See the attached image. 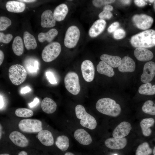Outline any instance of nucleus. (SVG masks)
I'll return each mask as SVG.
<instances>
[{"label": "nucleus", "instance_id": "nucleus-1", "mask_svg": "<svg viewBox=\"0 0 155 155\" xmlns=\"http://www.w3.org/2000/svg\"><path fill=\"white\" fill-rule=\"evenodd\" d=\"M131 45L135 48H148L155 46V30L149 29L133 36L130 39Z\"/></svg>", "mask_w": 155, "mask_h": 155}, {"label": "nucleus", "instance_id": "nucleus-2", "mask_svg": "<svg viewBox=\"0 0 155 155\" xmlns=\"http://www.w3.org/2000/svg\"><path fill=\"white\" fill-rule=\"evenodd\" d=\"M96 107L100 113L113 117L118 116L121 111L120 105L114 100L108 98L99 99L96 104Z\"/></svg>", "mask_w": 155, "mask_h": 155}, {"label": "nucleus", "instance_id": "nucleus-3", "mask_svg": "<svg viewBox=\"0 0 155 155\" xmlns=\"http://www.w3.org/2000/svg\"><path fill=\"white\" fill-rule=\"evenodd\" d=\"M75 113L76 117L80 119L81 125L91 130L96 128L97 122L95 118L88 113L84 107L80 104L77 105L75 107Z\"/></svg>", "mask_w": 155, "mask_h": 155}, {"label": "nucleus", "instance_id": "nucleus-4", "mask_svg": "<svg viewBox=\"0 0 155 155\" xmlns=\"http://www.w3.org/2000/svg\"><path fill=\"white\" fill-rule=\"evenodd\" d=\"M8 76L11 83L18 86L21 84L26 80L27 73L25 68L20 64L13 65L8 70Z\"/></svg>", "mask_w": 155, "mask_h": 155}, {"label": "nucleus", "instance_id": "nucleus-5", "mask_svg": "<svg viewBox=\"0 0 155 155\" xmlns=\"http://www.w3.org/2000/svg\"><path fill=\"white\" fill-rule=\"evenodd\" d=\"M61 51V45L59 42H51L43 49L42 53V58L46 62L52 61L59 56Z\"/></svg>", "mask_w": 155, "mask_h": 155}, {"label": "nucleus", "instance_id": "nucleus-6", "mask_svg": "<svg viewBox=\"0 0 155 155\" xmlns=\"http://www.w3.org/2000/svg\"><path fill=\"white\" fill-rule=\"evenodd\" d=\"M22 131L29 133H38L42 129V123L36 119H25L21 120L18 124Z\"/></svg>", "mask_w": 155, "mask_h": 155}, {"label": "nucleus", "instance_id": "nucleus-7", "mask_svg": "<svg viewBox=\"0 0 155 155\" xmlns=\"http://www.w3.org/2000/svg\"><path fill=\"white\" fill-rule=\"evenodd\" d=\"M65 87L67 90L74 95L78 94L80 92V86L78 74L73 72L68 73L64 79Z\"/></svg>", "mask_w": 155, "mask_h": 155}, {"label": "nucleus", "instance_id": "nucleus-8", "mask_svg": "<svg viewBox=\"0 0 155 155\" xmlns=\"http://www.w3.org/2000/svg\"><path fill=\"white\" fill-rule=\"evenodd\" d=\"M80 32L75 26H70L66 32L64 39L65 46L68 48H72L77 45L79 40Z\"/></svg>", "mask_w": 155, "mask_h": 155}, {"label": "nucleus", "instance_id": "nucleus-9", "mask_svg": "<svg viewBox=\"0 0 155 155\" xmlns=\"http://www.w3.org/2000/svg\"><path fill=\"white\" fill-rule=\"evenodd\" d=\"M132 21L138 28L146 30L152 26L154 20L151 16L145 14H135L132 18Z\"/></svg>", "mask_w": 155, "mask_h": 155}, {"label": "nucleus", "instance_id": "nucleus-10", "mask_svg": "<svg viewBox=\"0 0 155 155\" xmlns=\"http://www.w3.org/2000/svg\"><path fill=\"white\" fill-rule=\"evenodd\" d=\"M155 76V63L149 61L144 65L143 71L141 75V81L144 83L150 82Z\"/></svg>", "mask_w": 155, "mask_h": 155}, {"label": "nucleus", "instance_id": "nucleus-11", "mask_svg": "<svg viewBox=\"0 0 155 155\" xmlns=\"http://www.w3.org/2000/svg\"><path fill=\"white\" fill-rule=\"evenodd\" d=\"M81 69L84 80L88 82H92L95 75L94 67L92 62L89 60L84 61L82 63Z\"/></svg>", "mask_w": 155, "mask_h": 155}, {"label": "nucleus", "instance_id": "nucleus-12", "mask_svg": "<svg viewBox=\"0 0 155 155\" xmlns=\"http://www.w3.org/2000/svg\"><path fill=\"white\" fill-rule=\"evenodd\" d=\"M132 128L130 124L126 121L119 123L114 129L112 133L114 137L122 138L127 136Z\"/></svg>", "mask_w": 155, "mask_h": 155}, {"label": "nucleus", "instance_id": "nucleus-13", "mask_svg": "<svg viewBox=\"0 0 155 155\" xmlns=\"http://www.w3.org/2000/svg\"><path fill=\"white\" fill-rule=\"evenodd\" d=\"M127 141L125 138L113 137L108 138L105 141V144L108 148L113 150L122 149L126 146Z\"/></svg>", "mask_w": 155, "mask_h": 155}, {"label": "nucleus", "instance_id": "nucleus-14", "mask_svg": "<svg viewBox=\"0 0 155 155\" xmlns=\"http://www.w3.org/2000/svg\"><path fill=\"white\" fill-rule=\"evenodd\" d=\"M41 26L43 28H51L56 24V20L53 13L50 10L47 9L44 11L41 16Z\"/></svg>", "mask_w": 155, "mask_h": 155}, {"label": "nucleus", "instance_id": "nucleus-15", "mask_svg": "<svg viewBox=\"0 0 155 155\" xmlns=\"http://www.w3.org/2000/svg\"><path fill=\"white\" fill-rule=\"evenodd\" d=\"M9 138L14 144L21 147H26L29 144V141L26 137L22 133L17 131L11 132Z\"/></svg>", "mask_w": 155, "mask_h": 155}, {"label": "nucleus", "instance_id": "nucleus-16", "mask_svg": "<svg viewBox=\"0 0 155 155\" xmlns=\"http://www.w3.org/2000/svg\"><path fill=\"white\" fill-rule=\"evenodd\" d=\"M135 69L134 61L130 57L125 56L121 59V63L118 67L119 71L121 72H132Z\"/></svg>", "mask_w": 155, "mask_h": 155}, {"label": "nucleus", "instance_id": "nucleus-17", "mask_svg": "<svg viewBox=\"0 0 155 155\" xmlns=\"http://www.w3.org/2000/svg\"><path fill=\"white\" fill-rule=\"evenodd\" d=\"M74 136L75 140L81 144L88 145L92 143V140L90 135L83 129H78L76 130Z\"/></svg>", "mask_w": 155, "mask_h": 155}, {"label": "nucleus", "instance_id": "nucleus-18", "mask_svg": "<svg viewBox=\"0 0 155 155\" xmlns=\"http://www.w3.org/2000/svg\"><path fill=\"white\" fill-rule=\"evenodd\" d=\"M106 24V22L104 20L100 19L95 21L89 30V36L92 38L98 36L103 32Z\"/></svg>", "mask_w": 155, "mask_h": 155}, {"label": "nucleus", "instance_id": "nucleus-19", "mask_svg": "<svg viewBox=\"0 0 155 155\" xmlns=\"http://www.w3.org/2000/svg\"><path fill=\"white\" fill-rule=\"evenodd\" d=\"M134 54L137 59L141 61H149L154 57V54L151 51L143 48H136Z\"/></svg>", "mask_w": 155, "mask_h": 155}, {"label": "nucleus", "instance_id": "nucleus-20", "mask_svg": "<svg viewBox=\"0 0 155 155\" xmlns=\"http://www.w3.org/2000/svg\"><path fill=\"white\" fill-rule=\"evenodd\" d=\"M37 137L41 143L46 146L52 145L54 139L51 133L47 130H42L38 132Z\"/></svg>", "mask_w": 155, "mask_h": 155}, {"label": "nucleus", "instance_id": "nucleus-21", "mask_svg": "<svg viewBox=\"0 0 155 155\" xmlns=\"http://www.w3.org/2000/svg\"><path fill=\"white\" fill-rule=\"evenodd\" d=\"M7 10L10 12L19 13L23 12L25 9V4L23 2L16 1H9L5 5Z\"/></svg>", "mask_w": 155, "mask_h": 155}, {"label": "nucleus", "instance_id": "nucleus-22", "mask_svg": "<svg viewBox=\"0 0 155 155\" xmlns=\"http://www.w3.org/2000/svg\"><path fill=\"white\" fill-rule=\"evenodd\" d=\"M56 102L51 98L46 97L42 101L41 107L42 110L47 114H52L54 113L57 109Z\"/></svg>", "mask_w": 155, "mask_h": 155}, {"label": "nucleus", "instance_id": "nucleus-23", "mask_svg": "<svg viewBox=\"0 0 155 155\" xmlns=\"http://www.w3.org/2000/svg\"><path fill=\"white\" fill-rule=\"evenodd\" d=\"M68 11V8L66 4L62 3L57 6L53 13L56 20L60 22L64 20Z\"/></svg>", "mask_w": 155, "mask_h": 155}, {"label": "nucleus", "instance_id": "nucleus-24", "mask_svg": "<svg viewBox=\"0 0 155 155\" xmlns=\"http://www.w3.org/2000/svg\"><path fill=\"white\" fill-rule=\"evenodd\" d=\"M100 59L113 68L118 67L121 61V59L119 56H112L106 54L101 55Z\"/></svg>", "mask_w": 155, "mask_h": 155}, {"label": "nucleus", "instance_id": "nucleus-25", "mask_svg": "<svg viewBox=\"0 0 155 155\" xmlns=\"http://www.w3.org/2000/svg\"><path fill=\"white\" fill-rule=\"evenodd\" d=\"M155 123L154 119L152 118L143 119L140 122V126L143 135L146 137L150 135L152 130L150 127H152Z\"/></svg>", "mask_w": 155, "mask_h": 155}, {"label": "nucleus", "instance_id": "nucleus-26", "mask_svg": "<svg viewBox=\"0 0 155 155\" xmlns=\"http://www.w3.org/2000/svg\"><path fill=\"white\" fill-rule=\"evenodd\" d=\"M98 72L109 77H113L115 72L113 68L107 63L102 61H100L96 67Z\"/></svg>", "mask_w": 155, "mask_h": 155}, {"label": "nucleus", "instance_id": "nucleus-27", "mask_svg": "<svg viewBox=\"0 0 155 155\" xmlns=\"http://www.w3.org/2000/svg\"><path fill=\"white\" fill-rule=\"evenodd\" d=\"M58 34V31L57 30L52 28L46 32H41L39 33L38 36V40L41 42H43L45 41L50 42Z\"/></svg>", "mask_w": 155, "mask_h": 155}, {"label": "nucleus", "instance_id": "nucleus-28", "mask_svg": "<svg viewBox=\"0 0 155 155\" xmlns=\"http://www.w3.org/2000/svg\"><path fill=\"white\" fill-rule=\"evenodd\" d=\"M23 39L25 47L27 50L34 49L36 48L37 43L35 37L28 31L24 32Z\"/></svg>", "mask_w": 155, "mask_h": 155}, {"label": "nucleus", "instance_id": "nucleus-29", "mask_svg": "<svg viewBox=\"0 0 155 155\" xmlns=\"http://www.w3.org/2000/svg\"><path fill=\"white\" fill-rule=\"evenodd\" d=\"M14 53L18 56L22 55L24 50V44L22 38L19 36L14 38L12 45Z\"/></svg>", "mask_w": 155, "mask_h": 155}, {"label": "nucleus", "instance_id": "nucleus-30", "mask_svg": "<svg viewBox=\"0 0 155 155\" xmlns=\"http://www.w3.org/2000/svg\"><path fill=\"white\" fill-rule=\"evenodd\" d=\"M139 93L142 95L151 96L155 94V84L150 82L144 83L139 87Z\"/></svg>", "mask_w": 155, "mask_h": 155}, {"label": "nucleus", "instance_id": "nucleus-31", "mask_svg": "<svg viewBox=\"0 0 155 155\" xmlns=\"http://www.w3.org/2000/svg\"><path fill=\"white\" fill-rule=\"evenodd\" d=\"M55 144L62 151H65L67 149L69 146V139L66 136H59L57 138Z\"/></svg>", "mask_w": 155, "mask_h": 155}, {"label": "nucleus", "instance_id": "nucleus-32", "mask_svg": "<svg viewBox=\"0 0 155 155\" xmlns=\"http://www.w3.org/2000/svg\"><path fill=\"white\" fill-rule=\"evenodd\" d=\"M152 152L147 142H144L138 147L135 152V155H150Z\"/></svg>", "mask_w": 155, "mask_h": 155}, {"label": "nucleus", "instance_id": "nucleus-33", "mask_svg": "<svg viewBox=\"0 0 155 155\" xmlns=\"http://www.w3.org/2000/svg\"><path fill=\"white\" fill-rule=\"evenodd\" d=\"M142 109V111L146 114L155 115V103L152 100L146 101L144 103Z\"/></svg>", "mask_w": 155, "mask_h": 155}, {"label": "nucleus", "instance_id": "nucleus-34", "mask_svg": "<svg viewBox=\"0 0 155 155\" xmlns=\"http://www.w3.org/2000/svg\"><path fill=\"white\" fill-rule=\"evenodd\" d=\"M16 115L19 117H29L32 116L34 114L31 110L25 108H20L16 109L15 111Z\"/></svg>", "mask_w": 155, "mask_h": 155}, {"label": "nucleus", "instance_id": "nucleus-35", "mask_svg": "<svg viewBox=\"0 0 155 155\" xmlns=\"http://www.w3.org/2000/svg\"><path fill=\"white\" fill-rule=\"evenodd\" d=\"M11 20L7 17L1 16L0 17V30L2 31L6 30L11 25Z\"/></svg>", "mask_w": 155, "mask_h": 155}, {"label": "nucleus", "instance_id": "nucleus-36", "mask_svg": "<svg viewBox=\"0 0 155 155\" xmlns=\"http://www.w3.org/2000/svg\"><path fill=\"white\" fill-rule=\"evenodd\" d=\"M115 0H94L92 1L93 4L96 7H100L103 5L113 3Z\"/></svg>", "mask_w": 155, "mask_h": 155}, {"label": "nucleus", "instance_id": "nucleus-37", "mask_svg": "<svg viewBox=\"0 0 155 155\" xmlns=\"http://www.w3.org/2000/svg\"><path fill=\"white\" fill-rule=\"evenodd\" d=\"M13 35L10 34H5L2 32H0V42L5 44L9 43L13 38Z\"/></svg>", "mask_w": 155, "mask_h": 155}, {"label": "nucleus", "instance_id": "nucleus-38", "mask_svg": "<svg viewBox=\"0 0 155 155\" xmlns=\"http://www.w3.org/2000/svg\"><path fill=\"white\" fill-rule=\"evenodd\" d=\"M126 34V32L124 29L119 28L114 32L113 37L116 39H121L125 36Z\"/></svg>", "mask_w": 155, "mask_h": 155}, {"label": "nucleus", "instance_id": "nucleus-39", "mask_svg": "<svg viewBox=\"0 0 155 155\" xmlns=\"http://www.w3.org/2000/svg\"><path fill=\"white\" fill-rule=\"evenodd\" d=\"M113 14L111 11L103 10L98 15V17L100 19H109L112 18Z\"/></svg>", "mask_w": 155, "mask_h": 155}, {"label": "nucleus", "instance_id": "nucleus-40", "mask_svg": "<svg viewBox=\"0 0 155 155\" xmlns=\"http://www.w3.org/2000/svg\"><path fill=\"white\" fill-rule=\"evenodd\" d=\"M119 23L117 22H115L112 24L108 28L107 31L109 33L114 32L119 26Z\"/></svg>", "mask_w": 155, "mask_h": 155}, {"label": "nucleus", "instance_id": "nucleus-41", "mask_svg": "<svg viewBox=\"0 0 155 155\" xmlns=\"http://www.w3.org/2000/svg\"><path fill=\"white\" fill-rule=\"evenodd\" d=\"M46 75L47 78L51 84H54L57 83L54 75L50 71L47 72L46 73Z\"/></svg>", "mask_w": 155, "mask_h": 155}, {"label": "nucleus", "instance_id": "nucleus-42", "mask_svg": "<svg viewBox=\"0 0 155 155\" xmlns=\"http://www.w3.org/2000/svg\"><path fill=\"white\" fill-rule=\"evenodd\" d=\"M145 1L142 0H135L134 1V2L137 6L139 7H142L147 4Z\"/></svg>", "mask_w": 155, "mask_h": 155}, {"label": "nucleus", "instance_id": "nucleus-43", "mask_svg": "<svg viewBox=\"0 0 155 155\" xmlns=\"http://www.w3.org/2000/svg\"><path fill=\"white\" fill-rule=\"evenodd\" d=\"M39 102V99L37 97H35L34 98L32 102L28 103V106L30 108H32L36 106Z\"/></svg>", "mask_w": 155, "mask_h": 155}, {"label": "nucleus", "instance_id": "nucleus-44", "mask_svg": "<svg viewBox=\"0 0 155 155\" xmlns=\"http://www.w3.org/2000/svg\"><path fill=\"white\" fill-rule=\"evenodd\" d=\"M30 88L28 86H26L22 88L20 91L21 94H25L29 92L31 90Z\"/></svg>", "mask_w": 155, "mask_h": 155}, {"label": "nucleus", "instance_id": "nucleus-45", "mask_svg": "<svg viewBox=\"0 0 155 155\" xmlns=\"http://www.w3.org/2000/svg\"><path fill=\"white\" fill-rule=\"evenodd\" d=\"M113 9V7L111 5H106L104 6L103 8V10L111 11Z\"/></svg>", "mask_w": 155, "mask_h": 155}, {"label": "nucleus", "instance_id": "nucleus-46", "mask_svg": "<svg viewBox=\"0 0 155 155\" xmlns=\"http://www.w3.org/2000/svg\"><path fill=\"white\" fill-rule=\"evenodd\" d=\"M4 58V55L3 52L1 50H0V65H1L3 63Z\"/></svg>", "mask_w": 155, "mask_h": 155}, {"label": "nucleus", "instance_id": "nucleus-47", "mask_svg": "<svg viewBox=\"0 0 155 155\" xmlns=\"http://www.w3.org/2000/svg\"><path fill=\"white\" fill-rule=\"evenodd\" d=\"M0 109L1 110L3 107L4 106V101L3 99V97H2V96L1 95V94H0Z\"/></svg>", "mask_w": 155, "mask_h": 155}, {"label": "nucleus", "instance_id": "nucleus-48", "mask_svg": "<svg viewBox=\"0 0 155 155\" xmlns=\"http://www.w3.org/2000/svg\"><path fill=\"white\" fill-rule=\"evenodd\" d=\"M121 2L123 4L125 5L129 4L131 2L130 0H121Z\"/></svg>", "mask_w": 155, "mask_h": 155}, {"label": "nucleus", "instance_id": "nucleus-49", "mask_svg": "<svg viewBox=\"0 0 155 155\" xmlns=\"http://www.w3.org/2000/svg\"><path fill=\"white\" fill-rule=\"evenodd\" d=\"M18 1H21L22 2H25L26 3H31L35 2L36 1V0H18Z\"/></svg>", "mask_w": 155, "mask_h": 155}, {"label": "nucleus", "instance_id": "nucleus-50", "mask_svg": "<svg viewBox=\"0 0 155 155\" xmlns=\"http://www.w3.org/2000/svg\"><path fill=\"white\" fill-rule=\"evenodd\" d=\"M18 155H28V154L26 151H22L20 152Z\"/></svg>", "mask_w": 155, "mask_h": 155}, {"label": "nucleus", "instance_id": "nucleus-51", "mask_svg": "<svg viewBox=\"0 0 155 155\" xmlns=\"http://www.w3.org/2000/svg\"><path fill=\"white\" fill-rule=\"evenodd\" d=\"M64 155H74V154L71 152H66Z\"/></svg>", "mask_w": 155, "mask_h": 155}, {"label": "nucleus", "instance_id": "nucleus-52", "mask_svg": "<svg viewBox=\"0 0 155 155\" xmlns=\"http://www.w3.org/2000/svg\"><path fill=\"white\" fill-rule=\"evenodd\" d=\"M0 139H1V125L0 124Z\"/></svg>", "mask_w": 155, "mask_h": 155}, {"label": "nucleus", "instance_id": "nucleus-53", "mask_svg": "<svg viewBox=\"0 0 155 155\" xmlns=\"http://www.w3.org/2000/svg\"><path fill=\"white\" fill-rule=\"evenodd\" d=\"M153 153L154 155H155V146L154 148L153 151Z\"/></svg>", "mask_w": 155, "mask_h": 155}, {"label": "nucleus", "instance_id": "nucleus-54", "mask_svg": "<svg viewBox=\"0 0 155 155\" xmlns=\"http://www.w3.org/2000/svg\"><path fill=\"white\" fill-rule=\"evenodd\" d=\"M153 8H154V11L155 12V0L154 1V4H153Z\"/></svg>", "mask_w": 155, "mask_h": 155}, {"label": "nucleus", "instance_id": "nucleus-55", "mask_svg": "<svg viewBox=\"0 0 155 155\" xmlns=\"http://www.w3.org/2000/svg\"><path fill=\"white\" fill-rule=\"evenodd\" d=\"M0 155H10L9 154H1Z\"/></svg>", "mask_w": 155, "mask_h": 155}, {"label": "nucleus", "instance_id": "nucleus-56", "mask_svg": "<svg viewBox=\"0 0 155 155\" xmlns=\"http://www.w3.org/2000/svg\"><path fill=\"white\" fill-rule=\"evenodd\" d=\"M155 0H149V1L150 3L154 2Z\"/></svg>", "mask_w": 155, "mask_h": 155}, {"label": "nucleus", "instance_id": "nucleus-57", "mask_svg": "<svg viewBox=\"0 0 155 155\" xmlns=\"http://www.w3.org/2000/svg\"><path fill=\"white\" fill-rule=\"evenodd\" d=\"M113 155H118L117 154H114Z\"/></svg>", "mask_w": 155, "mask_h": 155}]
</instances>
